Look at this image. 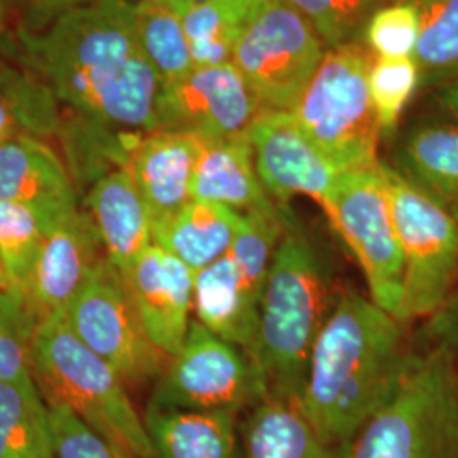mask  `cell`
<instances>
[{"label": "cell", "instance_id": "obj_30", "mask_svg": "<svg viewBox=\"0 0 458 458\" xmlns=\"http://www.w3.org/2000/svg\"><path fill=\"white\" fill-rule=\"evenodd\" d=\"M291 216V209L278 216L242 214L228 255L236 265L248 293L259 302Z\"/></svg>", "mask_w": 458, "mask_h": 458}, {"label": "cell", "instance_id": "obj_12", "mask_svg": "<svg viewBox=\"0 0 458 458\" xmlns=\"http://www.w3.org/2000/svg\"><path fill=\"white\" fill-rule=\"evenodd\" d=\"M262 106L233 64L194 66L165 83L157 100L158 131L221 140L246 134Z\"/></svg>", "mask_w": 458, "mask_h": 458}, {"label": "cell", "instance_id": "obj_27", "mask_svg": "<svg viewBox=\"0 0 458 458\" xmlns=\"http://www.w3.org/2000/svg\"><path fill=\"white\" fill-rule=\"evenodd\" d=\"M140 47L160 83L174 82L192 68V55L177 9L166 0H132Z\"/></svg>", "mask_w": 458, "mask_h": 458}, {"label": "cell", "instance_id": "obj_41", "mask_svg": "<svg viewBox=\"0 0 458 458\" xmlns=\"http://www.w3.org/2000/svg\"><path fill=\"white\" fill-rule=\"evenodd\" d=\"M0 291H11V289H9V280H7V276H5V272H4L2 263H0Z\"/></svg>", "mask_w": 458, "mask_h": 458}, {"label": "cell", "instance_id": "obj_38", "mask_svg": "<svg viewBox=\"0 0 458 458\" xmlns=\"http://www.w3.org/2000/svg\"><path fill=\"white\" fill-rule=\"evenodd\" d=\"M425 340L428 346H445L458 353V282L440 310L426 319Z\"/></svg>", "mask_w": 458, "mask_h": 458}, {"label": "cell", "instance_id": "obj_18", "mask_svg": "<svg viewBox=\"0 0 458 458\" xmlns=\"http://www.w3.org/2000/svg\"><path fill=\"white\" fill-rule=\"evenodd\" d=\"M106 259L124 274L149 246L153 221L130 172L124 166L100 177L85 199V211Z\"/></svg>", "mask_w": 458, "mask_h": 458}, {"label": "cell", "instance_id": "obj_21", "mask_svg": "<svg viewBox=\"0 0 458 458\" xmlns=\"http://www.w3.org/2000/svg\"><path fill=\"white\" fill-rule=\"evenodd\" d=\"M194 314L202 327L255 361L260 302L248 293L229 255L196 272Z\"/></svg>", "mask_w": 458, "mask_h": 458}, {"label": "cell", "instance_id": "obj_29", "mask_svg": "<svg viewBox=\"0 0 458 458\" xmlns=\"http://www.w3.org/2000/svg\"><path fill=\"white\" fill-rule=\"evenodd\" d=\"M51 223L28 206L0 200V263L9 280V289L24 299Z\"/></svg>", "mask_w": 458, "mask_h": 458}, {"label": "cell", "instance_id": "obj_13", "mask_svg": "<svg viewBox=\"0 0 458 458\" xmlns=\"http://www.w3.org/2000/svg\"><path fill=\"white\" fill-rule=\"evenodd\" d=\"M246 138L263 187L280 208H289L297 196L321 206L344 174L312 145L291 113L262 111Z\"/></svg>", "mask_w": 458, "mask_h": 458}, {"label": "cell", "instance_id": "obj_32", "mask_svg": "<svg viewBox=\"0 0 458 458\" xmlns=\"http://www.w3.org/2000/svg\"><path fill=\"white\" fill-rule=\"evenodd\" d=\"M38 318L22 295L0 291V382L33 377L34 335Z\"/></svg>", "mask_w": 458, "mask_h": 458}, {"label": "cell", "instance_id": "obj_8", "mask_svg": "<svg viewBox=\"0 0 458 458\" xmlns=\"http://www.w3.org/2000/svg\"><path fill=\"white\" fill-rule=\"evenodd\" d=\"M380 165L344 172L321 208L360 265L370 299L397 318L404 257Z\"/></svg>", "mask_w": 458, "mask_h": 458}, {"label": "cell", "instance_id": "obj_4", "mask_svg": "<svg viewBox=\"0 0 458 458\" xmlns=\"http://www.w3.org/2000/svg\"><path fill=\"white\" fill-rule=\"evenodd\" d=\"M346 458H458V353H414L393 397L348 445Z\"/></svg>", "mask_w": 458, "mask_h": 458}, {"label": "cell", "instance_id": "obj_35", "mask_svg": "<svg viewBox=\"0 0 458 458\" xmlns=\"http://www.w3.org/2000/svg\"><path fill=\"white\" fill-rule=\"evenodd\" d=\"M56 458H136L62 406H48Z\"/></svg>", "mask_w": 458, "mask_h": 458}, {"label": "cell", "instance_id": "obj_6", "mask_svg": "<svg viewBox=\"0 0 458 458\" xmlns=\"http://www.w3.org/2000/svg\"><path fill=\"white\" fill-rule=\"evenodd\" d=\"M374 58L363 41L327 49L291 111L312 145L342 172L380 164L382 130L369 90Z\"/></svg>", "mask_w": 458, "mask_h": 458}, {"label": "cell", "instance_id": "obj_22", "mask_svg": "<svg viewBox=\"0 0 458 458\" xmlns=\"http://www.w3.org/2000/svg\"><path fill=\"white\" fill-rule=\"evenodd\" d=\"M395 172L450 209L458 206V119L414 124L394 151Z\"/></svg>", "mask_w": 458, "mask_h": 458}, {"label": "cell", "instance_id": "obj_14", "mask_svg": "<svg viewBox=\"0 0 458 458\" xmlns=\"http://www.w3.org/2000/svg\"><path fill=\"white\" fill-rule=\"evenodd\" d=\"M149 340L174 357L189 333L194 312V272L158 246H149L121 274Z\"/></svg>", "mask_w": 458, "mask_h": 458}, {"label": "cell", "instance_id": "obj_5", "mask_svg": "<svg viewBox=\"0 0 458 458\" xmlns=\"http://www.w3.org/2000/svg\"><path fill=\"white\" fill-rule=\"evenodd\" d=\"M33 377L48 406H65L134 457L151 458L145 421L130 399L126 382L72 333L64 316L38 325Z\"/></svg>", "mask_w": 458, "mask_h": 458}, {"label": "cell", "instance_id": "obj_39", "mask_svg": "<svg viewBox=\"0 0 458 458\" xmlns=\"http://www.w3.org/2000/svg\"><path fill=\"white\" fill-rule=\"evenodd\" d=\"M437 100L448 114L458 119V81L437 87Z\"/></svg>", "mask_w": 458, "mask_h": 458}, {"label": "cell", "instance_id": "obj_3", "mask_svg": "<svg viewBox=\"0 0 458 458\" xmlns=\"http://www.w3.org/2000/svg\"><path fill=\"white\" fill-rule=\"evenodd\" d=\"M327 263L294 214L263 287L255 361L268 397L297 403L312 346L335 301Z\"/></svg>", "mask_w": 458, "mask_h": 458}, {"label": "cell", "instance_id": "obj_17", "mask_svg": "<svg viewBox=\"0 0 458 458\" xmlns=\"http://www.w3.org/2000/svg\"><path fill=\"white\" fill-rule=\"evenodd\" d=\"M0 200L28 206L49 221L81 209L65 164L33 134L0 145Z\"/></svg>", "mask_w": 458, "mask_h": 458}, {"label": "cell", "instance_id": "obj_28", "mask_svg": "<svg viewBox=\"0 0 458 458\" xmlns=\"http://www.w3.org/2000/svg\"><path fill=\"white\" fill-rule=\"evenodd\" d=\"M421 17L414 60L423 87L458 81V0H412Z\"/></svg>", "mask_w": 458, "mask_h": 458}, {"label": "cell", "instance_id": "obj_31", "mask_svg": "<svg viewBox=\"0 0 458 458\" xmlns=\"http://www.w3.org/2000/svg\"><path fill=\"white\" fill-rule=\"evenodd\" d=\"M304 17L327 49L359 43L378 9L395 0H280Z\"/></svg>", "mask_w": 458, "mask_h": 458}, {"label": "cell", "instance_id": "obj_26", "mask_svg": "<svg viewBox=\"0 0 458 458\" xmlns=\"http://www.w3.org/2000/svg\"><path fill=\"white\" fill-rule=\"evenodd\" d=\"M0 458H56L48 404L34 378L0 382Z\"/></svg>", "mask_w": 458, "mask_h": 458}, {"label": "cell", "instance_id": "obj_34", "mask_svg": "<svg viewBox=\"0 0 458 458\" xmlns=\"http://www.w3.org/2000/svg\"><path fill=\"white\" fill-rule=\"evenodd\" d=\"M421 31V17L412 0H395L370 17L363 45L374 56L410 58L414 56Z\"/></svg>", "mask_w": 458, "mask_h": 458}, {"label": "cell", "instance_id": "obj_23", "mask_svg": "<svg viewBox=\"0 0 458 458\" xmlns=\"http://www.w3.org/2000/svg\"><path fill=\"white\" fill-rule=\"evenodd\" d=\"M243 458H346L325 442L294 403L265 397L240 423Z\"/></svg>", "mask_w": 458, "mask_h": 458}, {"label": "cell", "instance_id": "obj_36", "mask_svg": "<svg viewBox=\"0 0 458 458\" xmlns=\"http://www.w3.org/2000/svg\"><path fill=\"white\" fill-rule=\"evenodd\" d=\"M41 90V89H39ZM34 92L38 96L41 92ZM13 98L0 89V145L22 134H45L55 128V113L48 98Z\"/></svg>", "mask_w": 458, "mask_h": 458}, {"label": "cell", "instance_id": "obj_42", "mask_svg": "<svg viewBox=\"0 0 458 458\" xmlns=\"http://www.w3.org/2000/svg\"><path fill=\"white\" fill-rule=\"evenodd\" d=\"M452 213H454V216H455V219H457L458 221V206L457 208H454V209H452Z\"/></svg>", "mask_w": 458, "mask_h": 458}, {"label": "cell", "instance_id": "obj_2", "mask_svg": "<svg viewBox=\"0 0 458 458\" xmlns=\"http://www.w3.org/2000/svg\"><path fill=\"white\" fill-rule=\"evenodd\" d=\"M404 327L370 297L336 293L295 403L325 442L348 448L393 397L414 355Z\"/></svg>", "mask_w": 458, "mask_h": 458}, {"label": "cell", "instance_id": "obj_19", "mask_svg": "<svg viewBox=\"0 0 458 458\" xmlns=\"http://www.w3.org/2000/svg\"><path fill=\"white\" fill-rule=\"evenodd\" d=\"M192 199L225 206L238 214L278 216L289 209L280 208L265 191L246 134L221 140L200 138Z\"/></svg>", "mask_w": 458, "mask_h": 458}, {"label": "cell", "instance_id": "obj_10", "mask_svg": "<svg viewBox=\"0 0 458 458\" xmlns=\"http://www.w3.org/2000/svg\"><path fill=\"white\" fill-rule=\"evenodd\" d=\"M265 397L268 393L259 365L194 319L181 350L157 378L148 406L240 414Z\"/></svg>", "mask_w": 458, "mask_h": 458}, {"label": "cell", "instance_id": "obj_20", "mask_svg": "<svg viewBox=\"0 0 458 458\" xmlns=\"http://www.w3.org/2000/svg\"><path fill=\"white\" fill-rule=\"evenodd\" d=\"M238 416L231 411L147 406L143 421L151 458H243Z\"/></svg>", "mask_w": 458, "mask_h": 458}, {"label": "cell", "instance_id": "obj_9", "mask_svg": "<svg viewBox=\"0 0 458 458\" xmlns=\"http://www.w3.org/2000/svg\"><path fill=\"white\" fill-rule=\"evenodd\" d=\"M325 55V43L304 17L268 0L240 36L233 65L263 111L291 113Z\"/></svg>", "mask_w": 458, "mask_h": 458}, {"label": "cell", "instance_id": "obj_15", "mask_svg": "<svg viewBox=\"0 0 458 458\" xmlns=\"http://www.w3.org/2000/svg\"><path fill=\"white\" fill-rule=\"evenodd\" d=\"M98 234L81 209L53 221L34 263L26 301L38 321L64 316L98 265Z\"/></svg>", "mask_w": 458, "mask_h": 458}, {"label": "cell", "instance_id": "obj_1", "mask_svg": "<svg viewBox=\"0 0 458 458\" xmlns=\"http://www.w3.org/2000/svg\"><path fill=\"white\" fill-rule=\"evenodd\" d=\"M19 39L55 98L102 124L158 131L162 83L140 47L132 0H90Z\"/></svg>", "mask_w": 458, "mask_h": 458}, {"label": "cell", "instance_id": "obj_24", "mask_svg": "<svg viewBox=\"0 0 458 458\" xmlns=\"http://www.w3.org/2000/svg\"><path fill=\"white\" fill-rule=\"evenodd\" d=\"M242 214L202 200L153 223V245L185 263L194 274L228 255Z\"/></svg>", "mask_w": 458, "mask_h": 458}, {"label": "cell", "instance_id": "obj_11", "mask_svg": "<svg viewBox=\"0 0 458 458\" xmlns=\"http://www.w3.org/2000/svg\"><path fill=\"white\" fill-rule=\"evenodd\" d=\"M64 318L72 333L107 361L126 386L162 376L168 357L149 340L124 278L106 257L92 268Z\"/></svg>", "mask_w": 458, "mask_h": 458}, {"label": "cell", "instance_id": "obj_37", "mask_svg": "<svg viewBox=\"0 0 458 458\" xmlns=\"http://www.w3.org/2000/svg\"><path fill=\"white\" fill-rule=\"evenodd\" d=\"M87 2L90 0H0V11L4 7L16 11L17 16L22 21L21 30L39 31L56 17Z\"/></svg>", "mask_w": 458, "mask_h": 458}, {"label": "cell", "instance_id": "obj_7", "mask_svg": "<svg viewBox=\"0 0 458 458\" xmlns=\"http://www.w3.org/2000/svg\"><path fill=\"white\" fill-rule=\"evenodd\" d=\"M404 257L397 319L408 325L438 311L458 282V221L448 206L380 165Z\"/></svg>", "mask_w": 458, "mask_h": 458}, {"label": "cell", "instance_id": "obj_25", "mask_svg": "<svg viewBox=\"0 0 458 458\" xmlns=\"http://www.w3.org/2000/svg\"><path fill=\"white\" fill-rule=\"evenodd\" d=\"M268 0H214L174 5L181 16L194 66L233 64V53L248 22Z\"/></svg>", "mask_w": 458, "mask_h": 458}, {"label": "cell", "instance_id": "obj_40", "mask_svg": "<svg viewBox=\"0 0 458 458\" xmlns=\"http://www.w3.org/2000/svg\"><path fill=\"white\" fill-rule=\"evenodd\" d=\"M172 5H189V4H204V2H214V0H166Z\"/></svg>", "mask_w": 458, "mask_h": 458}, {"label": "cell", "instance_id": "obj_16", "mask_svg": "<svg viewBox=\"0 0 458 458\" xmlns=\"http://www.w3.org/2000/svg\"><path fill=\"white\" fill-rule=\"evenodd\" d=\"M124 166L147 204L151 221L181 211L192 199L200 138L187 132L153 131L124 149Z\"/></svg>", "mask_w": 458, "mask_h": 458}, {"label": "cell", "instance_id": "obj_33", "mask_svg": "<svg viewBox=\"0 0 458 458\" xmlns=\"http://www.w3.org/2000/svg\"><path fill=\"white\" fill-rule=\"evenodd\" d=\"M420 85V68L412 56L374 58L369 73V90L382 134H391L395 130Z\"/></svg>", "mask_w": 458, "mask_h": 458}]
</instances>
